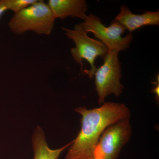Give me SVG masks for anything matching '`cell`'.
<instances>
[{
  "label": "cell",
  "mask_w": 159,
  "mask_h": 159,
  "mask_svg": "<svg viewBox=\"0 0 159 159\" xmlns=\"http://www.w3.org/2000/svg\"><path fill=\"white\" fill-rule=\"evenodd\" d=\"M82 116L81 129L66 159H94L95 149L102 133L110 125L130 117L129 109L123 103L106 102L98 108L75 109Z\"/></svg>",
  "instance_id": "obj_1"
},
{
  "label": "cell",
  "mask_w": 159,
  "mask_h": 159,
  "mask_svg": "<svg viewBox=\"0 0 159 159\" xmlns=\"http://www.w3.org/2000/svg\"><path fill=\"white\" fill-rule=\"evenodd\" d=\"M55 20L48 3L38 0L28 8L14 13L8 25L13 33L19 35L33 31L48 35L53 31Z\"/></svg>",
  "instance_id": "obj_2"
},
{
  "label": "cell",
  "mask_w": 159,
  "mask_h": 159,
  "mask_svg": "<svg viewBox=\"0 0 159 159\" xmlns=\"http://www.w3.org/2000/svg\"><path fill=\"white\" fill-rule=\"evenodd\" d=\"M65 31L67 37L73 40L75 47L71 49L70 52L74 60L80 66V70H83L82 60H86L91 66L90 70H84V73L88 74L90 78H93L97 68L95 60L98 57L103 58L107 54L108 49L99 40L91 38L87 33L80 25H76L74 29L61 28Z\"/></svg>",
  "instance_id": "obj_3"
},
{
  "label": "cell",
  "mask_w": 159,
  "mask_h": 159,
  "mask_svg": "<svg viewBox=\"0 0 159 159\" xmlns=\"http://www.w3.org/2000/svg\"><path fill=\"white\" fill-rule=\"evenodd\" d=\"M119 51L108 50L104 62L94 74L98 103L105 102L106 98L113 94L118 97L122 93L124 86L120 82L122 77L121 66L119 59Z\"/></svg>",
  "instance_id": "obj_4"
},
{
  "label": "cell",
  "mask_w": 159,
  "mask_h": 159,
  "mask_svg": "<svg viewBox=\"0 0 159 159\" xmlns=\"http://www.w3.org/2000/svg\"><path fill=\"white\" fill-rule=\"evenodd\" d=\"M79 24L87 33H93L108 50L119 52L125 51L129 48L133 38L132 33H129L125 37H122L121 35L126 30L115 19L110 25L106 27L98 16L93 13L87 15L84 21Z\"/></svg>",
  "instance_id": "obj_5"
},
{
  "label": "cell",
  "mask_w": 159,
  "mask_h": 159,
  "mask_svg": "<svg viewBox=\"0 0 159 159\" xmlns=\"http://www.w3.org/2000/svg\"><path fill=\"white\" fill-rule=\"evenodd\" d=\"M131 134L129 117L110 125L100 137L94 152V159H117Z\"/></svg>",
  "instance_id": "obj_6"
},
{
  "label": "cell",
  "mask_w": 159,
  "mask_h": 159,
  "mask_svg": "<svg viewBox=\"0 0 159 159\" xmlns=\"http://www.w3.org/2000/svg\"><path fill=\"white\" fill-rule=\"evenodd\" d=\"M115 20L129 33L147 25H159V11H146L143 14L133 13L126 6H122Z\"/></svg>",
  "instance_id": "obj_7"
},
{
  "label": "cell",
  "mask_w": 159,
  "mask_h": 159,
  "mask_svg": "<svg viewBox=\"0 0 159 159\" xmlns=\"http://www.w3.org/2000/svg\"><path fill=\"white\" fill-rule=\"evenodd\" d=\"M48 4L56 19L71 16L84 20L87 16L88 6L84 0H49Z\"/></svg>",
  "instance_id": "obj_8"
},
{
  "label": "cell",
  "mask_w": 159,
  "mask_h": 159,
  "mask_svg": "<svg viewBox=\"0 0 159 159\" xmlns=\"http://www.w3.org/2000/svg\"><path fill=\"white\" fill-rule=\"evenodd\" d=\"M73 141L62 148L52 149L46 142L43 130L40 126L34 129L32 137V148L34 152V159H58L61 153L70 146Z\"/></svg>",
  "instance_id": "obj_9"
},
{
  "label": "cell",
  "mask_w": 159,
  "mask_h": 159,
  "mask_svg": "<svg viewBox=\"0 0 159 159\" xmlns=\"http://www.w3.org/2000/svg\"><path fill=\"white\" fill-rule=\"evenodd\" d=\"M38 0H5V3L8 10H11L14 13L36 2Z\"/></svg>",
  "instance_id": "obj_10"
},
{
  "label": "cell",
  "mask_w": 159,
  "mask_h": 159,
  "mask_svg": "<svg viewBox=\"0 0 159 159\" xmlns=\"http://www.w3.org/2000/svg\"><path fill=\"white\" fill-rule=\"evenodd\" d=\"M159 75L157 76L156 81L152 82L154 84L153 89L152 90L151 93H153L156 95V97L159 100Z\"/></svg>",
  "instance_id": "obj_11"
},
{
  "label": "cell",
  "mask_w": 159,
  "mask_h": 159,
  "mask_svg": "<svg viewBox=\"0 0 159 159\" xmlns=\"http://www.w3.org/2000/svg\"><path fill=\"white\" fill-rule=\"evenodd\" d=\"M8 10L5 3V0H0V18L5 11Z\"/></svg>",
  "instance_id": "obj_12"
}]
</instances>
